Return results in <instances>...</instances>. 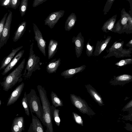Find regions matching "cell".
<instances>
[{
    "label": "cell",
    "mask_w": 132,
    "mask_h": 132,
    "mask_svg": "<svg viewBox=\"0 0 132 132\" xmlns=\"http://www.w3.org/2000/svg\"><path fill=\"white\" fill-rule=\"evenodd\" d=\"M85 87L90 96L99 106H102L104 105L101 95L92 86L88 84L86 85Z\"/></svg>",
    "instance_id": "cell-12"
},
{
    "label": "cell",
    "mask_w": 132,
    "mask_h": 132,
    "mask_svg": "<svg viewBox=\"0 0 132 132\" xmlns=\"http://www.w3.org/2000/svg\"><path fill=\"white\" fill-rule=\"evenodd\" d=\"M27 97L31 114L35 113L43 124L46 127V124L44 119V112L41 104L40 99L37 95L34 89H30V92L27 94Z\"/></svg>",
    "instance_id": "cell-3"
},
{
    "label": "cell",
    "mask_w": 132,
    "mask_h": 132,
    "mask_svg": "<svg viewBox=\"0 0 132 132\" xmlns=\"http://www.w3.org/2000/svg\"><path fill=\"white\" fill-rule=\"evenodd\" d=\"M111 38V36H108L105 40H101L97 42L94 56H98L101 54L106 47Z\"/></svg>",
    "instance_id": "cell-17"
},
{
    "label": "cell",
    "mask_w": 132,
    "mask_h": 132,
    "mask_svg": "<svg viewBox=\"0 0 132 132\" xmlns=\"http://www.w3.org/2000/svg\"><path fill=\"white\" fill-rule=\"evenodd\" d=\"M28 0H21L19 7L21 16H23L27 10Z\"/></svg>",
    "instance_id": "cell-28"
},
{
    "label": "cell",
    "mask_w": 132,
    "mask_h": 132,
    "mask_svg": "<svg viewBox=\"0 0 132 132\" xmlns=\"http://www.w3.org/2000/svg\"><path fill=\"white\" fill-rule=\"evenodd\" d=\"M128 27L130 29H132V17L129 14L128 16V20L127 25L126 28Z\"/></svg>",
    "instance_id": "cell-39"
},
{
    "label": "cell",
    "mask_w": 132,
    "mask_h": 132,
    "mask_svg": "<svg viewBox=\"0 0 132 132\" xmlns=\"http://www.w3.org/2000/svg\"><path fill=\"white\" fill-rule=\"evenodd\" d=\"M20 0H11L10 8L16 10L20 5Z\"/></svg>",
    "instance_id": "cell-34"
},
{
    "label": "cell",
    "mask_w": 132,
    "mask_h": 132,
    "mask_svg": "<svg viewBox=\"0 0 132 132\" xmlns=\"http://www.w3.org/2000/svg\"><path fill=\"white\" fill-rule=\"evenodd\" d=\"M132 81V76L125 74L114 77L110 83L113 85H124Z\"/></svg>",
    "instance_id": "cell-14"
},
{
    "label": "cell",
    "mask_w": 132,
    "mask_h": 132,
    "mask_svg": "<svg viewBox=\"0 0 132 132\" xmlns=\"http://www.w3.org/2000/svg\"><path fill=\"white\" fill-rule=\"evenodd\" d=\"M125 128L127 130L132 131V124L127 123L125 124Z\"/></svg>",
    "instance_id": "cell-40"
},
{
    "label": "cell",
    "mask_w": 132,
    "mask_h": 132,
    "mask_svg": "<svg viewBox=\"0 0 132 132\" xmlns=\"http://www.w3.org/2000/svg\"><path fill=\"white\" fill-rule=\"evenodd\" d=\"M51 107L53 118L56 125L58 126H59L60 122V119L59 116L60 110L56 109L53 105H51Z\"/></svg>",
    "instance_id": "cell-27"
},
{
    "label": "cell",
    "mask_w": 132,
    "mask_h": 132,
    "mask_svg": "<svg viewBox=\"0 0 132 132\" xmlns=\"http://www.w3.org/2000/svg\"><path fill=\"white\" fill-rule=\"evenodd\" d=\"M44 112V119L46 125V132H53L52 111L47 95L46 90L41 85L37 86Z\"/></svg>",
    "instance_id": "cell-1"
},
{
    "label": "cell",
    "mask_w": 132,
    "mask_h": 132,
    "mask_svg": "<svg viewBox=\"0 0 132 132\" xmlns=\"http://www.w3.org/2000/svg\"><path fill=\"white\" fill-rule=\"evenodd\" d=\"M34 42L30 44L29 56L28 58L23 76L25 79L29 78L33 72L41 69L42 63L40 61V58L34 53L33 50Z\"/></svg>",
    "instance_id": "cell-4"
},
{
    "label": "cell",
    "mask_w": 132,
    "mask_h": 132,
    "mask_svg": "<svg viewBox=\"0 0 132 132\" xmlns=\"http://www.w3.org/2000/svg\"><path fill=\"white\" fill-rule=\"evenodd\" d=\"M32 25L35 35L34 38L37 42V46L40 52L45 56H46L45 49L46 42L44 39L41 32L36 25L34 23H33Z\"/></svg>",
    "instance_id": "cell-7"
},
{
    "label": "cell",
    "mask_w": 132,
    "mask_h": 132,
    "mask_svg": "<svg viewBox=\"0 0 132 132\" xmlns=\"http://www.w3.org/2000/svg\"><path fill=\"white\" fill-rule=\"evenodd\" d=\"M65 11L60 10L54 12L50 14L44 20V24L52 29L59 20L63 16Z\"/></svg>",
    "instance_id": "cell-8"
},
{
    "label": "cell",
    "mask_w": 132,
    "mask_h": 132,
    "mask_svg": "<svg viewBox=\"0 0 132 132\" xmlns=\"http://www.w3.org/2000/svg\"><path fill=\"white\" fill-rule=\"evenodd\" d=\"M130 4V9L129 11V14L132 17V0H127Z\"/></svg>",
    "instance_id": "cell-42"
},
{
    "label": "cell",
    "mask_w": 132,
    "mask_h": 132,
    "mask_svg": "<svg viewBox=\"0 0 132 132\" xmlns=\"http://www.w3.org/2000/svg\"><path fill=\"white\" fill-rule=\"evenodd\" d=\"M32 116V122L30 123L28 132H44L43 127L40 119L33 113L31 114Z\"/></svg>",
    "instance_id": "cell-11"
},
{
    "label": "cell",
    "mask_w": 132,
    "mask_h": 132,
    "mask_svg": "<svg viewBox=\"0 0 132 132\" xmlns=\"http://www.w3.org/2000/svg\"><path fill=\"white\" fill-rule=\"evenodd\" d=\"M129 43L130 44L132 45V39L130 41Z\"/></svg>",
    "instance_id": "cell-43"
},
{
    "label": "cell",
    "mask_w": 132,
    "mask_h": 132,
    "mask_svg": "<svg viewBox=\"0 0 132 132\" xmlns=\"http://www.w3.org/2000/svg\"><path fill=\"white\" fill-rule=\"evenodd\" d=\"M11 0H0V5L7 9L10 8V5Z\"/></svg>",
    "instance_id": "cell-35"
},
{
    "label": "cell",
    "mask_w": 132,
    "mask_h": 132,
    "mask_svg": "<svg viewBox=\"0 0 132 132\" xmlns=\"http://www.w3.org/2000/svg\"><path fill=\"white\" fill-rule=\"evenodd\" d=\"M9 13L7 16L2 36L0 39V49L6 44L10 36L13 13L10 11L9 10Z\"/></svg>",
    "instance_id": "cell-6"
},
{
    "label": "cell",
    "mask_w": 132,
    "mask_h": 132,
    "mask_svg": "<svg viewBox=\"0 0 132 132\" xmlns=\"http://www.w3.org/2000/svg\"><path fill=\"white\" fill-rule=\"evenodd\" d=\"M132 108V99L130 101L123 107L122 110L123 111H128Z\"/></svg>",
    "instance_id": "cell-37"
},
{
    "label": "cell",
    "mask_w": 132,
    "mask_h": 132,
    "mask_svg": "<svg viewBox=\"0 0 132 132\" xmlns=\"http://www.w3.org/2000/svg\"><path fill=\"white\" fill-rule=\"evenodd\" d=\"M51 96L52 105L55 108L63 106L62 100L55 93L52 91Z\"/></svg>",
    "instance_id": "cell-24"
},
{
    "label": "cell",
    "mask_w": 132,
    "mask_h": 132,
    "mask_svg": "<svg viewBox=\"0 0 132 132\" xmlns=\"http://www.w3.org/2000/svg\"><path fill=\"white\" fill-rule=\"evenodd\" d=\"M115 0H107L103 10L104 15H106L109 12Z\"/></svg>",
    "instance_id": "cell-29"
},
{
    "label": "cell",
    "mask_w": 132,
    "mask_h": 132,
    "mask_svg": "<svg viewBox=\"0 0 132 132\" xmlns=\"http://www.w3.org/2000/svg\"><path fill=\"white\" fill-rule=\"evenodd\" d=\"M86 67V65H84L79 67L65 70L61 73V75L64 77L65 79L70 78L76 73L83 71Z\"/></svg>",
    "instance_id": "cell-16"
},
{
    "label": "cell",
    "mask_w": 132,
    "mask_h": 132,
    "mask_svg": "<svg viewBox=\"0 0 132 132\" xmlns=\"http://www.w3.org/2000/svg\"><path fill=\"white\" fill-rule=\"evenodd\" d=\"M23 47L22 46L13 49L11 53L7 56L5 57L2 60L0 70L4 69L14 58L16 53Z\"/></svg>",
    "instance_id": "cell-18"
},
{
    "label": "cell",
    "mask_w": 132,
    "mask_h": 132,
    "mask_svg": "<svg viewBox=\"0 0 132 132\" xmlns=\"http://www.w3.org/2000/svg\"><path fill=\"white\" fill-rule=\"evenodd\" d=\"M70 99L72 104L82 113L89 116H93L95 113L89 107L87 103L80 96L74 94H70Z\"/></svg>",
    "instance_id": "cell-5"
},
{
    "label": "cell",
    "mask_w": 132,
    "mask_h": 132,
    "mask_svg": "<svg viewBox=\"0 0 132 132\" xmlns=\"http://www.w3.org/2000/svg\"><path fill=\"white\" fill-rule=\"evenodd\" d=\"M77 17L74 13H72L68 16L65 23L64 28L66 31H70L75 26Z\"/></svg>",
    "instance_id": "cell-23"
},
{
    "label": "cell",
    "mask_w": 132,
    "mask_h": 132,
    "mask_svg": "<svg viewBox=\"0 0 132 132\" xmlns=\"http://www.w3.org/2000/svg\"><path fill=\"white\" fill-rule=\"evenodd\" d=\"M117 16V14L113 16L104 23L101 28L103 32H107L112 30L116 21Z\"/></svg>",
    "instance_id": "cell-22"
},
{
    "label": "cell",
    "mask_w": 132,
    "mask_h": 132,
    "mask_svg": "<svg viewBox=\"0 0 132 132\" xmlns=\"http://www.w3.org/2000/svg\"><path fill=\"white\" fill-rule=\"evenodd\" d=\"M25 58L19 64L13 71L3 78V81L0 82L4 90L7 92L12 88L18 82L22 80V72L24 68Z\"/></svg>",
    "instance_id": "cell-2"
},
{
    "label": "cell",
    "mask_w": 132,
    "mask_h": 132,
    "mask_svg": "<svg viewBox=\"0 0 132 132\" xmlns=\"http://www.w3.org/2000/svg\"><path fill=\"white\" fill-rule=\"evenodd\" d=\"M26 26L27 22L25 21H23L19 24L14 33L13 42H16L22 37L26 30Z\"/></svg>",
    "instance_id": "cell-19"
},
{
    "label": "cell",
    "mask_w": 132,
    "mask_h": 132,
    "mask_svg": "<svg viewBox=\"0 0 132 132\" xmlns=\"http://www.w3.org/2000/svg\"><path fill=\"white\" fill-rule=\"evenodd\" d=\"M122 46V44L121 43H117L113 45L110 48H114L117 49L120 48Z\"/></svg>",
    "instance_id": "cell-41"
},
{
    "label": "cell",
    "mask_w": 132,
    "mask_h": 132,
    "mask_svg": "<svg viewBox=\"0 0 132 132\" xmlns=\"http://www.w3.org/2000/svg\"><path fill=\"white\" fill-rule=\"evenodd\" d=\"M24 52V50L20 51L14 57L2 73V75H4L12 69L22 57Z\"/></svg>",
    "instance_id": "cell-15"
},
{
    "label": "cell",
    "mask_w": 132,
    "mask_h": 132,
    "mask_svg": "<svg viewBox=\"0 0 132 132\" xmlns=\"http://www.w3.org/2000/svg\"><path fill=\"white\" fill-rule=\"evenodd\" d=\"M24 86V83L22 82L14 89L8 98L7 106L10 105L17 101L21 95Z\"/></svg>",
    "instance_id": "cell-10"
},
{
    "label": "cell",
    "mask_w": 132,
    "mask_h": 132,
    "mask_svg": "<svg viewBox=\"0 0 132 132\" xmlns=\"http://www.w3.org/2000/svg\"><path fill=\"white\" fill-rule=\"evenodd\" d=\"M61 61L60 58L54 59L51 60L47 65V72L50 74L56 72L60 64Z\"/></svg>",
    "instance_id": "cell-20"
},
{
    "label": "cell",
    "mask_w": 132,
    "mask_h": 132,
    "mask_svg": "<svg viewBox=\"0 0 132 132\" xmlns=\"http://www.w3.org/2000/svg\"><path fill=\"white\" fill-rule=\"evenodd\" d=\"M47 0H34L32 4V6L36 7L42 4Z\"/></svg>",
    "instance_id": "cell-38"
},
{
    "label": "cell",
    "mask_w": 132,
    "mask_h": 132,
    "mask_svg": "<svg viewBox=\"0 0 132 132\" xmlns=\"http://www.w3.org/2000/svg\"><path fill=\"white\" fill-rule=\"evenodd\" d=\"M2 104V101L1 100H0V106Z\"/></svg>",
    "instance_id": "cell-44"
},
{
    "label": "cell",
    "mask_w": 132,
    "mask_h": 132,
    "mask_svg": "<svg viewBox=\"0 0 132 132\" xmlns=\"http://www.w3.org/2000/svg\"><path fill=\"white\" fill-rule=\"evenodd\" d=\"M21 102L24 109L25 113L27 116H29V106L27 99V94L26 92H25L24 93V96Z\"/></svg>",
    "instance_id": "cell-26"
},
{
    "label": "cell",
    "mask_w": 132,
    "mask_h": 132,
    "mask_svg": "<svg viewBox=\"0 0 132 132\" xmlns=\"http://www.w3.org/2000/svg\"><path fill=\"white\" fill-rule=\"evenodd\" d=\"M132 62V59H127L120 60L116 63L115 65L119 66H122L130 64Z\"/></svg>",
    "instance_id": "cell-33"
},
{
    "label": "cell",
    "mask_w": 132,
    "mask_h": 132,
    "mask_svg": "<svg viewBox=\"0 0 132 132\" xmlns=\"http://www.w3.org/2000/svg\"><path fill=\"white\" fill-rule=\"evenodd\" d=\"M72 42L75 44L76 54L77 58H78L82 53L84 42V37L81 32L76 37L74 36L73 37Z\"/></svg>",
    "instance_id": "cell-9"
},
{
    "label": "cell",
    "mask_w": 132,
    "mask_h": 132,
    "mask_svg": "<svg viewBox=\"0 0 132 132\" xmlns=\"http://www.w3.org/2000/svg\"><path fill=\"white\" fill-rule=\"evenodd\" d=\"M73 118L75 122L78 124L83 126V122L81 117L77 113L73 112L72 113Z\"/></svg>",
    "instance_id": "cell-31"
},
{
    "label": "cell",
    "mask_w": 132,
    "mask_h": 132,
    "mask_svg": "<svg viewBox=\"0 0 132 132\" xmlns=\"http://www.w3.org/2000/svg\"><path fill=\"white\" fill-rule=\"evenodd\" d=\"M129 14V13L126 11L124 8L122 9L121 11V16L120 20L121 24L124 28H126L127 25Z\"/></svg>",
    "instance_id": "cell-25"
},
{
    "label": "cell",
    "mask_w": 132,
    "mask_h": 132,
    "mask_svg": "<svg viewBox=\"0 0 132 132\" xmlns=\"http://www.w3.org/2000/svg\"><path fill=\"white\" fill-rule=\"evenodd\" d=\"M89 40L87 42L86 44V53L88 57H90L93 55L94 50V46L91 45L89 43Z\"/></svg>",
    "instance_id": "cell-30"
},
{
    "label": "cell",
    "mask_w": 132,
    "mask_h": 132,
    "mask_svg": "<svg viewBox=\"0 0 132 132\" xmlns=\"http://www.w3.org/2000/svg\"><path fill=\"white\" fill-rule=\"evenodd\" d=\"M128 111V114L127 115L123 116L122 119L126 121L129 120L132 121V108Z\"/></svg>",
    "instance_id": "cell-36"
},
{
    "label": "cell",
    "mask_w": 132,
    "mask_h": 132,
    "mask_svg": "<svg viewBox=\"0 0 132 132\" xmlns=\"http://www.w3.org/2000/svg\"><path fill=\"white\" fill-rule=\"evenodd\" d=\"M58 42L54 39L50 40L48 46V58L50 59L55 55L58 49Z\"/></svg>",
    "instance_id": "cell-21"
},
{
    "label": "cell",
    "mask_w": 132,
    "mask_h": 132,
    "mask_svg": "<svg viewBox=\"0 0 132 132\" xmlns=\"http://www.w3.org/2000/svg\"><path fill=\"white\" fill-rule=\"evenodd\" d=\"M8 13H6L0 21V39L1 38L2 32L4 27Z\"/></svg>",
    "instance_id": "cell-32"
},
{
    "label": "cell",
    "mask_w": 132,
    "mask_h": 132,
    "mask_svg": "<svg viewBox=\"0 0 132 132\" xmlns=\"http://www.w3.org/2000/svg\"><path fill=\"white\" fill-rule=\"evenodd\" d=\"M24 130V121L23 117H17L13 119L12 125V132H22Z\"/></svg>",
    "instance_id": "cell-13"
}]
</instances>
